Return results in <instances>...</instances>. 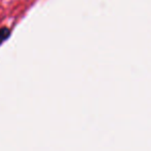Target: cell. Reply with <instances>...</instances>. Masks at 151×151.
<instances>
[{"label": "cell", "mask_w": 151, "mask_h": 151, "mask_svg": "<svg viewBox=\"0 0 151 151\" xmlns=\"http://www.w3.org/2000/svg\"><path fill=\"white\" fill-rule=\"evenodd\" d=\"M9 34H11L9 29H7V28H5V27L0 28V44H1L3 40H6V38L9 36Z\"/></svg>", "instance_id": "1"}]
</instances>
